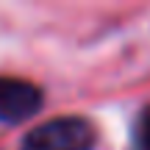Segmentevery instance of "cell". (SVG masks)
Wrapping results in <instances>:
<instances>
[{
    "label": "cell",
    "mask_w": 150,
    "mask_h": 150,
    "mask_svg": "<svg viewBox=\"0 0 150 150\" xmlns=\"http://www.w3.org/2000/svg\"><path fill=\"white\" fill-rule=\"evenodd\" d=\"M95 128L83 117H56L36 125L22 139V150H92Z\"/></svg>",
    "instance_id": "1"
},
{
    "label": "cell",
    "mask_w": 150,
    "mask_h": 150,
    "mask_svg": "<svg viewBox=\"0 0 150 150\" xmlns=\"http://www.w3.org/2000/svg\"><path fill=\"white\" fill-rule=\"evenodd\" d=\"M136 145L139 150H150V111L142 114L136 122Z\"/></svg>",
    "instance_id": "3"
},
{
    "label": "cell",
    "mask_w": 150,
    "mask_h": 150,
    "mask_svg": "<svg viewBox=\"0 0 150 150\" xmlns=\"http://www.w3.org/2000/svg\"><path fill=\"white\" fill-rule=\"evenodd\" d=\"M42 106V89L31 81L0 75V120L3 122H20Z\"/></svg>",
    "instance_id": "2"
}]
</instances>
